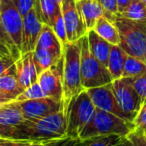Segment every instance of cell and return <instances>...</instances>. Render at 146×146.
I'll return each mask as SVG.
<instances>
[{
    "mask_svg": "<svg viewBox=\"0 0 146 146\" xmlns=\"http://www.w3.org/2000/svg\"><path fill=\"white\" fill-rule=\"evenodd\" d=\"M67 137V118L64 110L39 119L25 120L13 130V139L50 141Z\"/></svg>",
    "mask_w": 146,
    "mask_h": 146,
    "instance_id": "1",
    "label": "cell"
},
{
    "mask_svg": "<svg viewBox=\"0 0 146 146\" xmlns=\"http://www.w3.org/2000/svg\"><path fill=\"white\" fill-rule=\"evenodd\" d=\"M81 39L75 42H67L63 45L64 111L68 107L71 100L85 90L81 82Z\"/></svg>",
    "mask_w": 146,
    "mask_h": 146,
    "instance_id": "2",
    "label": "cell"
},
{
    "mask_svg": "<svg viewBox=\"0 0 146 146\" xmlns=\"http://www.w3.org/2000/svg\"><path fill=\"white\" fill-rule=\"evenodd\" d=\"M111 22L119 31V46L130 56L146 63V21H135L115 14Z\"/></svg>",
    "mask_w": 146,
    "mask_h": 146,
    "instance_id": "3",
    "label": "cell"
},
{
    "mask_svg": "<svg viewBox=\"0 0 146 146\" xmlns=\"http://www.w3.org/2000/svg\"><path fill=\"white\" fill-rule=\"evenodd\" d=\"M136 128L133 122L101 109H96L92 119L80 134V139L86 140L92 137L106 135L127 136Z\"/></svg>",
    "mask_w": 146,
    "mask_h": 146,
    "instance_id": "4",
    "label": "cell"
},
{
    "mask_svg": "<svg viewBox=\"0 0 146 146\" xmlns=\"http://www.w3.org/2000/svg\"><path fill=\"white\" fill-rule=\"evenodd\" d=\"M96 109L89 94L83 90L73 98L65 109L67 118V136L80 138V134L92 119Z\"/></svg>",
    "mask_w": 146,
    "mask_h": 146,
    "instance_id": "5",
    "label": "cell"
},
{
    "mask_svg": "<svg viewBox=\"0 0 146 146\" xmlns=\"http://www.w3.org/2000/svg\"><path fill=\"white\" fill-rule=\"evenodd\" d=\"M81 46V82L85 90L99 87L113 81L108 68L91 53L87 35L82 37Z\"/></svg>",
    "mask_w": 146,
    "mask_h": 146,
    "instance_id": "6",
    "label": "cell"
},
{
    "mask_svg": "<svg viewBox=\"0 0 146 146\" xmlns=\"http://www.w3.org/2000/svg\"><path fill=\"white\" fill-rule=\"evenodd\" d=\"M23 18L13 0H0L1 33L8 36L22 52Z\"/></svg>",
    "mask_w": 146,
    "mask_h": 146,
    "instance_id": "7",
    "label": "cell"
},
{
    "mask_svg": "<svg viewBox=\"0 0 146 146\" xmlns=\"http://www.w3.org/2000/svg\"><path fill=\"white\" fill-rule=\"evenodd\" d=\"M114 95L120 107L134 120L142 105L141 98L132 84L131 78L121 77L111 82Z\"/></svg>",
    "mask_w": 146,
    "mask_h": 146,
    "instance_id": "8",
    "label": "cell"
},
{
    "mask_svg": "<svg viewBox=\"0 0 146 146\" xmlns=\"http://www.w3.org/2000/svg\"><path fill=\"white\" fill-rule=\"evenodd\" d=\"M68 42H75L87 35V28L77 0H63L61 3Z\"/></svg>",
    "mask_w": 146,
    "mask_h": 146,
    "instance_id": "9",
    "label": "cell"
},
{
    "mask_svg": "<svg viewBox=\"0 0 146 146\" xmlns=\"http://www.w3.org/2000/svg\"><path fill=\"white\" fill-rule=\"evenodd\" d=\"M92 102L94 103L95 107L97 109H101L104 111L110 112L112 114L121 117L122 119L127 120V121L133 122V120L130 118V116L127 113L123 111L114 95L113 89H112V84H106L99 87H94L87 89Z\"/></svg>",
    "mask_w": 146,
    "mask_h": 146,
    "instance_id": "10",
    "label": "cell"
},
{
    "mask_svg": "<svg viewBox=\"0 0 146 146\" xmlns=\"http://www.w3.org/2000/svg\"><path fill=\"white\" fill-rule=\"evenodd\" d=\"M37 82L46 96L63 101V57L56 64L40 73Z\"/></svg>",
    "mask_w": 146,
    "mask_h": 146,
    "instance_id": "11",
    "label": "cell"
},
{
    "mask_svg": "<svg viewBox=\"0 0 146 146\" xmlns=\"http://www.w3.org/2000/svg\"><path fill=\"white\" fill-rule=\"evenodd\" d=\"M20 105L23 115L27 120L39 119L64 110L63 101L53 99L48 96L38 99L21 101Z\"/></svg>",
    "mask_w": 146,
    "mask_h": 146,
    "instance_id": "12",
    "label": "cell"
},
{
    "mask_svg": "<svg viewBox=\"0 0 146 146\" xmlns=\"http://www.w3.org/2000/svg\"><path fill=\"white\" fill-rule=\"evenodd\" d=\"M25 120L20 102L0 104V138H10L13 130Z\"/></svg>",
    "mask_w": 146,
    "mask_h": 146,
    "instance_id": "13",
    "label": "cell"
},
{
    "mask_svg": "<svg viewBox=\"0 0 146 146\" xmlns=\"http://www.w3.org/2000/svg\"><path fill=\"white\" fill-rule=\"evenodd\" d=\"M43 25L44 23L37 14L35 7L24 16L22 32V53L32 52L35 50Z\"/></svg>",
    "mask_w": 146,
    "mask_h": 146,
    "instance_id": "14",
    "label": "cell"
},
{
    "mask_svg": "<svg viewBox=\"0 0 146 146\" xmlns=\"http://www.w3.org/2000/svg\"><path fill=\"white\" fill-rule=\"evenodd\" d=\"M23 91L24 88L17 78L16 65L0 73V104L14 101Z\"/></svg>",
    "mask_w": 146,
    "mask_h": 146,
    "instance_id": "15",
    "label": "cell"
},
{
    "mask_svg": "<svg viewBox=\"0 0 146 146\" xmlns=\"http://www.w3.org/2000/svg\"><path fill=\"white\" fill-rule=\"evenodd\" d=\"M15 65H16L18 81L24 89L37 82L38 73H37L34 60H33V51L22 53L20 58L16 61Z\"/></svg>",
    "mask_w": 146,
    "mask_h": 146,
    "instance_id": "16",
    "label": "cell"
},
{
    "mask_svg": "<svg viewBox=\"0 0 146 146\" xmlns=\"http://www.w3.org/2000/svg\"><path fill=\"white\" fill-rule=\"evenodd\" d=\"M36 47L46 49L55 56V58L60 60L63 57V44L58 38L57 34L51 26L44 24L39 35Z\"/></svg>",
    "mask_w": 146,
    "mask_h": 146,
    "instance_id": "17",
    "label": "cell"
},
{
    "mask_svg": "<svg viewBox=\"0 0 146 146\" xmlns=\"http://www.w3.org/2000/svg\"><path fill=\"white\" fill-rule=\"evenodd\" d=\"M77 3L85 22L87 31L94 29L97 21L104 16V13H105L104 8L100 5L97 0H77Z\"/></svg>",
    "mask_w": 146,
    "mask_h": 146,
    "instance_id": "18",
    "label": "cell"
},
{
    "mask_svg": "<svg viewBox=\"0 0 146 146\" xmlns=\"http://www.w3.org/2000/svg\"><path fill=\"white\" fill-rule=\"evenodd\" d=\"M88 43L91 53L102 63L107 67L108 59H109L110 50H111V43L102 38L94 29L87 32Z\"/></svg>",
    "mask_w": 146,
    "mask_h": 146,
    "instance_id": "19",
    "label": "cell"
},
{
    "mask_svg": "<svg viewBox=\"0 0 146 146\" xmlns=\"http://www.w3.org/2000/svg\"><path fill=\"white\" fill-rule=\"evenodd\" d=\"M126 57H127V53L119 45H111L107 68L113 80L121 78L123 75Z\"/></svg>",
    "mask_w": 146,
    "mask_h": 146,
    "instance_id": "20",
    "label": "cell"
},
{
    "mask_svg": "<svg viewBox=\"0 0 146 146\" xmlns=\"http://www.w3.org/2000/svg\"><path fill=\"white\" fill-rule=\"evenodd\" d=\"M94 30L106 41L111 43L112 45H120L121 38H120L119 31L116 25L105 17H101L97 21Z\"/></svg>",
    "mask_w": 146,
    "mask_h": 146,
    "instance_id": "21",
    "label": "cell"
},
{
    "mask_svg": "<svg viewBox=\"0 0 146 146\" xmlns=\"http://www.w3.org/2000/svg\"><path fill=\"white\" fill-rule=\"evenodd\" d=\"M61 4H58L54 0H35V9L37 14L44 24L52 26L57 12Z\"/></svg>",
    "mask_w": 146,
    "mask_h": 146,
    "instance_id": "22",
    "label": "cell"
},
{
    "mask_svg": "<svg viewBox=\"0 0 146 146\" xmlns=\"http://www.w3.org/2000/svg\"><path fill=\"white\" fill-rule=\"evenodd\" d=\"M33 60H34L37 73H38V75H39L43 71L47 70V69L50 68L51 66L56 64L60 60L56 59L54 55L51 52H49L48 50H46V49L36 47L35 50L33 51Z\"/></svg>",
    "mask_w": 146,
    "mask_h": 146,
    "instance_id": "23",
    "label": "cell"
},
{
    "mask_svg": "<svg viewBox=\"0 0 146 146\" xmlns=\"http://www.w3.org/2000/svg\"><path fill=\"white\" fill-rule=\"evenodd\" d=\"M144 74H146V63L136 57L127 54L122 77L136 78Z\"/></svg>",
    "mask_w": 146,
    "mask_h": 146,
    "instance_id": "24",
    "label": "cell"
},
{
    "mask_svg": "<svg viewBox=\"0 0 146 146\" xmlns=\"http://www.w3.org/2000/svg\"><path fill=\"white\" fill-rule=\"evenodd\" d=\"M121 16L135 21H146V4L141 0H133Z\"/></svg>",
    "mask_w": 146,
    "mask_h": 146,
    "instance_id": "25",
    "label": "cell"
},
{
    "mask_svg": "<svg viewBox=\"0 0 146 146\" xmlns=\"http://www.w3.org/2000/svg\"><path fill=\"white\" fill-rule=\"evenodd\" d=\"M125 138L121 135H106L83 140L82 146H116Z\"/></svg>",
    "mask_w": 146,
    "mask_h": 146,
    "instance_id": "26",
    "label": "cell"
},
{
    "mask_svg": "<svg viewBox=\"0 0 146 146\" xmlns=\"http://www.w3.org/2000/svg\"><path fill=\"white\" fill-rule=\"evenodd\" d=\"M46 97L45 93L43 92L41 86L39 85L38 82H35L31 86L24 89V91L14 100V101H26V100H32V99H38V98Z\"/></svg>",
    "mask_w": 146,
    "mask_h": 146,
    "instance_id": "27",
    "label": "cell"
},
{
    "mask_svg": "<svg viewBox=\"0 0 146 146\" xmlns=\"http://www.w3.org/2000/svg\"><path fill=\"white\" fill-rule=\"evenodd\" d=\"M53 28V30L55 31V33L57 34L58 38L60 39V41L62 42V44L64 45L65 43L68 42V38H67V31L66 27H65V22L64 18H63L62 10H61V7L59 8L58 12H57L55 19L53 21V24L51 26Z\"/></svg>",
    "mask_w": 146,
    "mask_h": 146,
    "instance_id": "28",
    "label": "cell"
},
{
    "mask_svg": "<svg viewBox=\"0 0 146 146\" xmlns=\"http://www.w3.org/2000/svg\"><path fill=\"white\" fill-rule=\"evenodd\" d=\"M132 84L141 98L142 103L146 101V74L136 78H131Z\"/></svg>",
    "mask_w": 146,
    "mask_h": 146,
    "instance_id": "29",
    "label": "cell"
},
{
    "mask_svg": "<svg viewBox=\"0 0 146 146\" xmlns=\"http://www.w3.org/2000/svg\"><path fill=\"white\" fill-rule=\"evenodd\" d=\"M126 137L132 142L133 146H146V135L143 130L135 128Z\"/></svg>",
    "mask_w": 146,
    "mask_h": 146,
    "instance_id": "30",
    "label": "cell"
},
{
    "mask_svg": "<svg viewBox=\"0 0 146 146\" xmlns=\"http://www.w3.org/2000/svg\"><path fill=\"white\" fill-rule=\"evenodd\" d=\"M133 123L135 124L137 129L146 131V101L142 103L139 111L134 118Z\"/></svg>",
    "mask_w": 146,
    "mask_h": 146,
    "instance_id": "31",
    "label": "cell"
},
{
    "mask_svg": "<svg viewBox=\"0 0 146 146\" xmlns=\"http://www.w3.org/2000/svg\"><path fill=\"white\" fill-rule=\"evenodd\" d=\"M13 2L23 17L35 7V0H13Z\"/></svg>",
    "mask_w": 146,
    "mask_h": 146,
    "instance_id": "32",
    "label": "cell"
},
{
    "mask_svg": "<svg viewBox=\"0 0 146 146\" xmlns=\"http://www.w3.org/2000/svg\"><path fill=\"white\" fill-rule=\"evenodd\" d=\"M83 140L80 138L65 137L62 139H57L52 141V146H82Z\"/></svg>",
    "mask_w": 146,
    "mask_h": 146,
    "instance_id": "33",
    "label": "cell"
},
{
    "mask_svg": "<svg viewBox=\"0 0 146 146\" xmlns=\"http://www.w3.org/2000/svg\"><path fill=\"white\" fill-rule=\"evenodd\" d=\"M104 10L112 14H118L117 0H97Z\"/></svg>",
    "mask_w": 146,
    "mask_h": 146,
    "instance_id": "34",
    "label": "cell"
},
{
    "mask_svg": "<svg viewBox=\"0 0 146 146\" xmlns=\"http://www.w3.org/2000/svg\"><path fill=\"white\" fill-rule=\"evenodd\" d=\"M31 141L13 138H0V146H28Z\"/></svg>",
    "mask_w": 146,
    "mask_h": 146,
    "instance_id": "35",
    "label": "cell"
},
{
    "mask_svg": "<svg viewBox=\"0 0 146 146\" xmlns=\"http://www.w3.org/2000/svg\"><path fill=\"white\" fill-rule=\"evenodd\" d=\"M132 1H133V0H117L118 14H122V13L130 6Z\"/></svg>",
    "mask_w": 146,
    "mask_h": 146,
    "instance_id": "36",
    "label": "cell"
},
{
    "mask_svg": "<svg viewBox=\"0 0 146 146\" xmlns=\"http://www.w3.org/2000/svg\"><path fill=\"white\" fill-rule=\"evenodd\" d=\"M52 141H33L30 142L28 146H52Z\"/></svg>",
    "mask_w": 146,
    "mask_h": 146,
    "instance_id": "37",
    "label": "cell"
},
{
    "mask_svg": "<svg viewBox=\"0 0 146 146\" xmlns=\"http://www.w3.org/2000/svg\"><path fill=\"white\" fill-rule=\"evenodd\" d=\"M116 146H133V144H132V142L130 141L127 137H125L119 144H118V145H116Z\"/></svg>",
    "mask_w": 146,
    "mask_h": 146,
    "instance_id": "38",
    "label": "cell"
},
{
    "mask_svg": "<svg viewBox=\"0 0 146 146\" xmlns=\"http://www.w3.org/2000/svg\"><path fill=\"white\" fill-rule=\"evenodd\" d=\"M54 1H55V2H57V3H58V4H61V3H62V1H63V0H54Z\"/></svg>",
    "mask_w": 146,
    "mask_h": 146,
    "instance_id": "39",
    "label": "cell"
},
{
    "mask_svg": "<svg viewBox=\"0 0 146 146\" xmlns=\"http://www.w3.org/2000/svg\"><path fill=\"white\" fill-rule=\"evenodd\" d=\"M141 1H142L143 3H145V4H146V0H141Z\"/></svg>",
    "mask_w": 146,
    "mask_h": 146,
    "instance_id": "40",
    "label": "cell"
},
{
    "mask_svg": "<svg viewBox=\"0 0 146 146\" xmlns=\"http://www.w3.org/2000/svg\"><path fill=\"white\" fill-rule=\"evenodd\" d=\"M144 133H145V135H146V131H144Z\"/></svg>",
    "mask_w": 146,
    "mask_h": 146,
    "instance_id": "41",
    "label": "cell"
}]
</instances>
